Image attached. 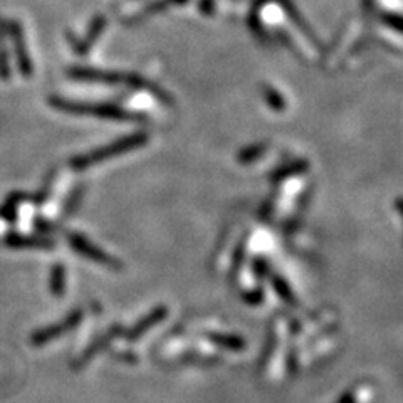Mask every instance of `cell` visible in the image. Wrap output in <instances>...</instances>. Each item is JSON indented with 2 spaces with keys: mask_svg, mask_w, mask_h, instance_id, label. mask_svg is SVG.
I'll list each match as a JSON object with an SVG mask.
<instances>
[{
  "mask_svg": "<svg viewBox=\"0 0 403 403\" xmlns=\"http://www.w3.org/2000/svg\"><path fill=\"white\" fill-rule=\"evenodd\" d=\"M8 37V25L0 20V79L8 81L11 79V62H8V54H7V42Z\"/></svg>",
  "mask_w": 403,
  "mask_h": 403,
  "instance_id": "2",
  "label": "cell"
},
{
  "mask_svg": "<svg viewBox=\"0 0 403 403\" xmlns=\"http://www.w3.org/2000/svg\"><path fill=\"white\" fill-rule=\"evenodd\" d=\"M70 242H71V246L76 249V251L81 252V254L93 257V259H98V260H108L105 256L101 254L100 251H98L96 247H93L91 244H89L84 237H81V235H78V234H70Z\"/></svg>",
  "mask_w": 403,
  "mask_h": 403,
  "instance_id": "3",
  "label": "cell"
},
{
  "mask_svg": "<svg viewBox=\"0 0 403 403\" xmlns=\"http://www.w3.org/2000/svg\"><path fill=\"white\" fill-rule=\"evenodd\" d=\"M62 274H64V271H62V267L61 265H58V267L54 269V274H53V286H54V289L58 291H61V284H62Z\"/></svg>",
  "mask_w": 403,
  "mask_h": 403,
  "instance_id": "6",
  "label": "cell"
},
{
  "mask_svg": "<svg viewBox=\"0 0 403 403\" xmlns=\"http://www.w3.org/2000/svg\"><path fill=\"white\" fill-rule=\"evenodd\" d=\"M8 34H11L12 42H14V53L17 64H19L20 74H22L24 78H29V76H32V61L31 55H29L27 41H25L24 37L22 25L17 22V20H12V22L8 24Z\"/></svg>",
  "mask_w": 403,
  "mask_h": 403,
  "instance_id": "1",
  "label": "cell"
},
{
  "mask_svg": "<svg viewBox=\"0 0 403 403\" xmlns=\"http://www.w3.org/2000/svg\"><path fill=\"white\" fill-rule=\"evenodd\" d=\"M7 244L12 247H53V242L44 241V239H31V237H22V235H11L7 239Z\"/></svg>",
  "mask_w": 403,
  "mask_h": 403,
  "instance_id": "4",
  "label": "cell"
},
{
  "mask_svg": "<svg viewBox=\"0 0 403 403\" xmlns=\"http://www.w3.org/2000/svg\"><path fill=\"white\" fill-rule=\"evenodd\" d=\"M101 27H103V19H98V20H96V22H94V25H93V29H91V31H89V34H88V37H86V39H84V42H83V44H81V46H79V49H78V51H79V53H83V54H84V53H86V51H88V49H89V46H91V44H93V41H94V39H96V36H98V34H100V31H101Z\"/></svg>",
  "mask_w": 403,
  "mask_h": 403,
  "instance_id": "5",
  "label": "cell"
}]
</instances>
